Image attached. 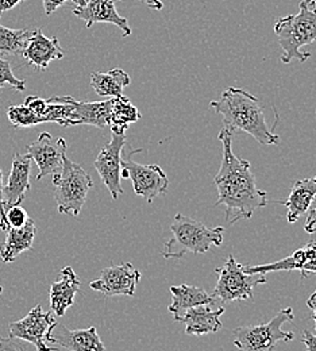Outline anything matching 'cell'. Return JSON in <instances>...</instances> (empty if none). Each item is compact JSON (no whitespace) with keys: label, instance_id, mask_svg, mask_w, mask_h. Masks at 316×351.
I'll return each mask as SVG.
<instances>
[{"label":"cell","instance_id":"cell-1","mask_svg":"<svg viewBox=\"0 0 316 351\" xmlns=\"http://www.w3.org/2000/svg\"><path fill=\"white\" fill-rule=\"evenodd\" d=\"M218 138L222 142L223 157L219 172L214 178L219 195L215 206H223L227 221L235 224L239 220L250 219L257 210L267 207L269 202L267 192L257 186L250 162L234 154L232 134L223 128Z\"/></svg>","mask_w":316,"mask_h":351},{"label":"cell","instance_id":"cell-2","mask_svg":"<svg viewBox=\"0 0 316 351\" xmlns=\"http://www.w3.org/2000/svg\"><path fill=\"white\" fill-rule=\"evenodd\" d=\"M214 111L223 117L228 132H245L260 145H278L280 136L267 123L258 97L242 88L228 87L218 100L210 103Z\"/></svg>","mask_w":316,"mask_h":351},{"label":"cell","instance_id":"cell-3","mask_svg":"<svg viewBox=\"0 0 316 351\" xmlns=\"http://www.w3.org/2000/svg\"><path fill=\"white\" fill-rule=\"evenodd\" d=\"M273 29L282 49L281 62L289 64L293 60L306 62L311 57V53L302 51V46L316 41L315 3L311 0L300 1L299 12L278 18Z\"/></svg>","mask_w":316,"mask_h":351},{"label":"cell","instance_id":"cell-4","mask_svg":"<svg viewBox=\"0 0 316 351\" xmlns=\"http://www.w3.org/2000/svg\"><path fill=\"white\" fill-rule=\"evenodd\" d=\"M172 238L165 242V260H181L186 253L202 254L211 246L223 243L225 227H208L197 220L178 214L171 226Z\"/></svg>","mask_w":316,"mask_h":351},{"label":"cell","instance_id":"cell-5","mask_svg":"<svg viewBox=\"0 0 316 351\" xmlns=\"http://www.w3.org/2000/svg\"><path fill=\"white\" fill-rule=\"evenodd\" d=\"M53 185L58 213L79 218L93 185L90 173L65 156L61 171L53 175Z\"/></svg>","mask_w":316,"mask_h":351},{"label":"cell","instance_id":"cell-6","mask_svg":"<svg viewBox=\"0 0 316 351\" xmlns=\"http://www.w3.org/2000/svg\"><path fill=\"white\" fill-rule=\"evenodd\" d=\"M293 319V309L285 308L268 323L238 327L232 331L234 345L239 351H273L278 342L295 339L293 332L282 330V326Z\"/></svg>","mask_w":316,"mask_h":351},{"label":"cell","instance_id":"cell-7","mask_svg":"<svg viewBox=\"0 0 316 351\" xmlns=\"http://www.w3.org/2000/svg\"><path fill=\"white\" fill-rule=\"evenodd\" d=\"M218 281L214 288V296L221 303L241 300H253V291L260 284H267V276L263 273H246L243 265L230 256L226 263L215 269Z\"/></svg>","mask_w":316,"mask_h":351},{"label":"cell","instance_id":"cell-8","mask_svg":"<svg viewBox=\"0 0 316 351\" xmlns=\"http://www.w3.org/2000/svg\"><path fill=\"white\" fill-rule=\"evenodd\" d=\"M122 178L133 181L136 196L143 197L149 204L167 192L169 180L158 165H141L132 160V153L122 158Z\"/></svg>","mask_w":316,"mask_h":351},{"label":"cell","instance_id":"cell-9","mask_svg":"<svg viewBox=\"0 0 316 351\" xmlns=\"http://www.w3.org/2000/svg\"><path fill=\"white\" fill-rule=\"evenodd\" d=\"M126 145V134L112 132L111 141L100 150L93 165L100 176L103 184L107 186L111 197L117 200L123 195L121 185L122 178V153Z\"/></svg>","mask_w":316,"mask_h":351},{"label":"cell","instance_id":"cell-10","mask_svg":"<svg viewBox=\"0 0 316 351\" xmlns=\"http://www.w3.org/2000/svg\"><path fill=\"white\" fill-rule=\"evenodd\" d=\"M56 324V319L51 311H44L42 306L33 308L26 317L18 322H12L8 326L10 337L21 341H26L37 351H58L57 348L47 346L46 335L49 330Z\"/></svg>","mask_w":316,"mask_h":351},{"label":"cell","instance_id":"cell-11","mask_svg":"<svg viewBox=\"0 0 316 351\" xmlns=\"http://www.w3.org/2000/svg\"><path fill=\"white\" fill-rule=\"evenodd\" d=\"M141 271L130 263L119 266H110L101 270L100 277L93 280L90 288L108 298L114 296H134L138 282L141 281Z\"/></svg>","mask_w":316,"mask_h":351},{"label":"cell","instance_id":"cell-12","mask_svg":"<svg viewBox=\"0 0 316 351\" xmlns=\"http://www.w3.org/2000/svg\"><path fill=\"white\" fill-rule=\"evenodd\" d=\"M26 152L37 164L40 171L37 180H41L61 171L66 156V141L64 138L54 139L49 132H41L38 139L26 147Z\"/></svg>","mask_w":316,"mask_h":351},{"label":"cell","instance_id":"cell-13","mask_svg":"<svg viewBox=\"0 0 316 351\" xmlns=\"http://www.w3.org/2000/svg\"><path fill=\"white\" fill-rule=\"evenodd\" d=\"M46 342L69 351H106L104 343L93 326L84 330H69L56 322L46 335Z\"/></svg>","mask_w":316,"mask_h":351},{"label":"cell","instance_id":"cell-14","mask_svg":"<svg viewBox=\"0 0 316 351\" xmlns=\"http://www.w3.org/2000/svg\"><path fill=\"white\" fill-rule=\"evenodd\" d=\"M32 158L29 154L15 153L7 182L3 185L4 211L12 206H21L30 191Z\"/></svg>","mask_w":316,"mask_h":351},{"label":"cell","instance_id":"cell-15","mask_svg":"<svg viewBox=\"0 0 316 351\" xmlns=\"http://www.w3.org/2000/svg\"><path fill=\"white\" fill-rule=\"evenodd\" d=\"M246 273H271V271H291L299 270L302 273V280H306L310 274H316V242L310 241L303 249L296 250L292 256L276 261V263L243 266Z\"/></svg>","mask_w":316,"mask_h":351},{"label":"cell","instance_id":"cell-16","mask_svg":"<svg viewBox=\"0 0 316 351\" xmlns=\"http://www.w3.org/2000/svg\"><path fill=\"white\" fill-rule=\"evenodd\" d=\"M73 14L90 27L93 23H112L122 30V37H129L132 29L126 18H122L115 7V0H87L84 5H76Z\"/></svg>","mask_w":316,"mask_h":351},{"label":"cell","instance_id":"cell-17","mask_svg":"<svg viewBox=\"0 0 316 351\" xmlns=\"http://www.w3.org/2000/svg\"><path fill=\"white\" fill-rule=\"evenodd\" d=\"M171 293H172V303L168 307V311L173 315V319L180 323L186 311H189L191 308L204 306V304L219 307V303H221L214 296V293H208L202 287L182 284L179 287H172Z\"/></svg>","mask_w":316,"mask_h":351},{"label":"cell","instance_id":"cell-18","mask_svg":"<svg viewBox=\"0 0 316 351\" xmlns=\"http://www.w3.org/2000/svg\"><path fill=\"white\" fill-rule=\"evenodd\" d=\"M80 291V280L71 266H65L60 278L50 285V309L57 316H64L68 308L75 304L77 292Z\"/></svg>","mask_w":316,"mask_h":351},{"label":"cell","instance_id":"cell-19","mask_svg":"<svg viewBox=\"0 0 316 351\" xmlns=\"http://www.w3.org/2000/svg\"><path fill=\"white\" fill-rule=\"evenodd\" d=\"M225 313V308L214 307V306H197L191 308L184 315L181 323L185 324L186 335H208L215 334L222 330L223 324L221 322V316Z\"/></svg>","mask_w":316,"mask_h":351},{"label":"cell","instance_id":"cell-20","mask_svg":"<svg viewBox=\"0 0 316 351\" xmlns=\"http://www.w3.org/2000/svg\"><path fill=\"white\" fill-rule=\"evenodd\" d=\"M22 56L37 69H46L51 61L61 60L65 53L56 37L47 38L41 29H37L33 32Z\"/></svg>","mask_w":316,"mask_h":351},{"label":"cell","instance_id":"cell-21","mask_svg":"<svg viewBox=\"0 0 316 351\" xmlns=\"http://www.w3.org/2000/svg\"><path fill=\"white\" fill-rule=\"evenodd\" d=\"M316 197V176L295 181L288 199L282 203L287 207V220L293 224L308 213Z\"/></svg>","mask_w":316,"mask_h":351},{"label":"cell","instance_id":"cell-22","mask_svg":"<svg viewBox=\"0 0 316 351\" xmlns=\"http://www.w3.org/2000/svg\"><path fill=\"white\" fill-rule=\"evenodd\" d=\"M37 234L36 223L30 219L23 227L7 228V237L0 245V258L3 263H12L19 254L33 249Z\"/></svg>","mask_w":316,"mask_h":351},{"label":"cell","instance_id":"cell-23","mask_svg":"<svg viewBox=\"0 0 316 351\" xmlns=\"http://www.w3.org/2000/svg\"><path fill=\"white\" fill-rule=\"evenodd\" d=\"M73 106V126L90 125L99 129L110 128L112 97L103 101H77L71 96Z\"/></svg>","mask_w":316,"mask_h":351},{"label":"cell","instance_id":"cell-24","mask_svg":"<svg viewBox=\"0 0 316 351\" xmlns=\"http://www.w3.org/2000/svg\"><path fill=\"white\" fill-rule=\"evenodd\" d=\"M132 79L127 72L115 68L108 72H92L90 87L100 97H118L123 95V89L130 86Z\"/></svg>","mask_w":316,"mask_h":351},{"label":"cell","instance_id":"cell-25","mask_svg":"<svg viewBox=\"0 0 316 351\" xmlns=\"http://www.w3.org/2000/svg\"><path fill=\"white\" fill-rule=\"evenodd\" d=\"M141 114L136 106L126 96L112 97V107L110 114V128L112 132L126 134L132 123L139 121Z\"/></svg>","mask_w":316,"mask_h":351},{"label":"cell","instance_id":"cell-26","mask_svg":"<svg viewBox=\"0 0 316 351\" xmlns=\"http://www.w3.org/2000/svg\"><path fill=\"white\" fill-rule=\"evenodd\" d=\"M33 32L27 29H7L0 23V57L22 56Z\"/></svg>","mask_w":316,"mask_h":351},{"label":"cell","instance_id":"cell-27","mask_svg":"<svg viewBox=\"0 0 316 351\" xmlns=\"http://www.w3.org/2000/svg\"><path fill=\"white\" fill-rule=\"evenodd\" d=\"M7 118L15 128H32L41 125L38 117L26 106H11L7 108Z\"/></svg>","mask_w":316,"mask_h":351},{"label":"cell","instance_id":"cell-28","mask_svg":"<svg viewBox=\"0 0 316 351\" xmlns=\"http://www.w3.org/2000/svg\"><path fill=\"white\" fill-rule=\"evenodd\" d=\"M4 86H10L19 92H23L26 89V80L16 79L11 69L10 62L3 57H0V88Z\"/></svg>","mask_w":316,"mask_h":351},{"label":"cell","instance_id":"cell-29","mask_svg":"<svg viewBox=\"0 0 316 351\" xmlns=\"http://www.w3.org/2000/svg\"><path fill=\"white\" fill-rule=\"evenodd\" d=\"M5 220H7V227L12 228H19L23 227L30 218L26 213V210L21 206H12L5 210ZM7 231V230H5Z\"/></svg>","mask_w":316,"mask_h":351},{"label":"cell","instance_id":"cell-30","mask_svg":"<svg viewBox=\"0 0 316 351\" xmlns=\"http://www.w3.org/2000/svg\"><path fill=\"white\" fill-rule=\"evenodd\" d=\"M23 106L30 108L41 121V123H46L45 115L47 110V100L38 97V96H27Z\"/></svg>","mask_w":316,"mask_h":351},{"label":"cell","instance_id":"cell-31","mask_svg":"<svg viewBox=\"0 0 316 351\" xmlns=\"http://www.w3.org/2000/svg\"><path fill=\"white\" fill-rule=\"evenodd\" d=\"M46 15H51L58 7L64 5L66 1H73L76 5H84L87 0H42Z\"/></svg>","mask_w":316,"mask_h":351},{"label":"cell","instance_id":"cell-32","mask_svg":"<svg viewBox=\"0 0 316 351\" xmlns=\"http://www.w3.org/2000/svg\"><path fill=\"white\" fill-rule=\"evenodd\" d=\"M0 351H26V349L15 338L0 337Z\"/></svg>","mask_w":316,"mask_h":351},{"label":"cell","instance_id":"cell-33","mask_svg":"<svg viewBox=\"0 0 316 351\" xmlns=\"http://www.w3.org/2000/svg\"><path fill=\"white\" fill-rule=\"evenodd\" d=\"M7 220H5V211H4V199H3V173L0 171V230L5 231Z\"/></svg>","mask_w":316,"mask_h":351},{"label":"cell","instance_id":"cell-34","mask_svg":"<svg viewBox=\"0 0 316 351\" xmlns=\"http://www.w3.org/2000/svg\"><path fill=\"white\" fill-rule=\"evenodd\" d=\"M302 342L306 346L307 351H316V334L311 332L310 330H304Z\"/></svg>","mask_w":316,"mask_h":351},{"label":"cell","instance_id":"cell-35","mask_svg":"<svg viewBox=\"0 0 316 351\" xmlns=\"http://www.w3.org/2000/svg\"><path fill=\"white\" fill-rule=\"evenodd\" d=\"M304 230H306L308 234H314V232H316V207H314V208L308 213V217H307L306 224H304Z\"/></svg>","mask_w":316,"mask_h":351},{"label":"cell","instance_id":"cell-36","mask_svg":"<svg viewBox=\"0 0 316 351\" xmlns=\"http://www.w3.org/2000/svg\"><path fill=\"white\" fill-rule=\"evenodd\" d=\"M22 1H25V0H0V16L4 11L14 8L16 4L22 3Z\"/></svg>","mask_w":316,"mask_h":351},{"label":"cell","instance_id":"cell-37","mask_svg":"<svg viewBox=\"0 0 316 351\" xmlns=\"http://www.w3.org/2000/svg\"><path fill=\"white\" fill-rule=\"evenodd\" d=\"M307 307L311 309V317H313V320H314V323H315V330H316V291L310 296V299L307 300Z\"/></svg>","mask_w":316,"mask_h":351},{"label":"cell","instance_id":"cell-38","mask_svg":"<svg viewBox=\"0 0 316 351\" xmlns=\"http://www.w3.org/2000/svg\"><path fill=\"white\" fill-rule=\"evenodd\" d=\"M115 1H118V0H115ZM139 1H142V3H145L147 7H150L151 10H161L162 7H164V1L162 0H139Z\"/></svg>","mask_w":316,"mask_h":351},{"label":"cell","instance_id":"cell-39","mask_svg":"<svg viewBox=\"0 0 316 351\" xmlns=\"http://www.w3.org/2000/svg\"><path fill=\"white\" fill-rule=\"evenodd\" d=\"M3 293V287H0V295Z\"/></svg>","mask_w":316,"mask_h":351},{"label":"cell","instance_id":"cell-40","mask_svg":"<svg viewBox=\"0 0 316 351\" xmlns=\"http://www.w3.org/2000/svg\"><path fill=\"white\" fill-rule=\"evenodd\" d=\"M311 1H313V3H315L316 4V0H311Z\"/></svg>","mask_w":316,"mask_h":351}]
</instances>
